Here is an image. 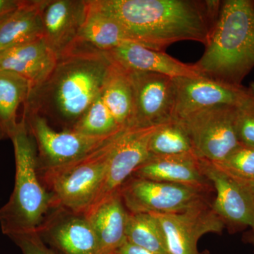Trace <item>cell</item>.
Returning <instances> with one entry per match:
<instances>
[{"instance_id":"1f68e13d","label":"cell","mask_w":254,"mask_h":254,"mask_svg":"<svg viewBox=\"0 0 254 254\" xmlns=\"http://www.w3.org/2000/svg\"><path fill=\"white\" fill-rule=\"evenodd\" d=\"M236 180V179H235ZM238 180L239 182L245 187L248 193H250V196L252 197V200L254 202V181H242V180Z\"/></svg>"},{"instance_id":"d4e9b609","label":"cell","mask_w":254,"mask_h":254,"mask_svg":"<svg viewBox=\"0 0 254 254\" xmlns=\"http://www.w3.org/2000/svg\"><path fill=\"white\" fill-rule=\"evenodd\" d=\"M149 152L150 155L194 154L190 137L177 121L158 127L150 138Z\"/></svg>"},{"instance_id":"30bf717a","label":"cell","mask_w":254,"mask_h":254,"mask_svg":"<svg viewBox=\"0 0 254 254\" xmlns=\"http://www.w3.org/2000/svg\"><path fill=\"white\" fill-rule=\"evenodd\" d=\"M152 214L161 227L169 254H209L198 252V241L207 234L222 233L225 227L210 201L181 213Z\"/></svg>"},{"instance_id":"52a82bcc","label":"cell","mask_w":254,"mask_h":254,"mask_svg":"<svg viewBox=\"0 0 254 254\" xmlns=\"http://www.w3.org/2000/svg\"><path fill=\"white\" fill-rule=\"evenodd\" d=\"M132 213H181L209 200L210 192L195 187L131 177L120 189Z\"/></svg>"},{"instance_id":"8fae6325","label":"cell","mask_w":254,"mask_h":254,"mask_svg":"<svg viewBox=\"0 0 254 254\" xmlns=\"http://www.w3.org/2000/svg\"><path fill=\"white\" fill-rule=\"evenodd\" d=\"M175 100L173 121H178L205 108L217 105L237 106L245 94L246 87L229 84L199 75L174 78Z\"/></svg>"},{"instance_id":"5b68a950","label":"cell","mask_w":254,"mask_h":254,"mask_svg":"<svg viewBox=\"0 0 254 254\" xmlns=\"http://www.w3.org/2000/svg\"><path fill=\"white\" fill-rule=\"evenodd\" d=\"M123 130L85 156L63 166L46 169L45 177L54 204L75 215H84L103 183L110 155Z\"/></svg>"},{"instance_id":"9c48e42d","label":"cell","mask_w":254,"mask_h":254,"mask_svg":"<svg viewBox=\"0 0 254 254\" xmlns=\"http://www.w3.org/2000/svg\"><path fill=\"white\" fill-rule=\"evenodd\" d=\"M23 117L36 141L46 169L63 166L78 160L115 136L108 138L89 136L72 129L57 131L40 114L23 110Z\"/></svg>"},{"instance_id":"2e32d148","label":"cell","mask_w":254,"mask_h":254,"mask_svg":"<svg viewBox=\"0 0 254 254\" xmlns=\"http://www.w3.org/2000/svg\"><path fill=\"white\" fill-rule=\"evenodd\" d=\"M131 177L195 187L209 192L213 190L202 172L200 159L193 153L150 155Z\"/></svg>"},{"instance_id":"603a6c76","label":"cell","mask_w":254,"mask_h":254,"mask_svg":"<svg viewBox=\"0 0 254 254\" xmlns=\"http://www.w3.org/2000/svg\"><path fill=\"white\" fill-rule=\"evenodd\" d=\"M50 235L64 254H100L94 230L83 215L64 219L52 228Z\"/></svg>"},{"instance_id":"7402d4cb","label":"cell","mask_w":254,"mask_h":254,"mask_svg":"<svg viewBox=\"0 0 254 254\" xmlns=\"http://www.w3.org/2000/svg\"><path fill=\"white\" fill-rule=\"evenodd\" d=\"M31 91L29 82L16 73L0 71V140L14 136L20 121L18 111Z\"/></svg>"},{"instance_id":"f546056e","label":"cell","mask_w":254,"mask_h":254,"mask_svg":"<svg viewBox=\"0 0 254 254\" xmlns=\"http://www.w3.org/2000/svg\"><path fill=\"white\" fill-rule=\"evenodd\" d=\"M23 0H0V24L19 7Z\"/></svg>"},{"instance_id":"d6986e66","label":"cell","mask_w":254,"mask_h":254,"mask_svg":"<svg viewBox=\"0 0 254 254\" xmlns=\"http://www.w3.org/2000/svg\"><path fill=\"white\" fill-rule=\"evenodd\" d=\"M101 97L119 126L134 127L135 93L130 71L111 60Z\"/></svg>"},{"instance_id":"7c38bea8","label":"cell","mask_w":254,"mask_h":254,"mask_svg":"<svg viewBox=\"0 0 254 254\" xmlns=\"http://www.w3.org/2000/svg\"><path fill=\"white\" fill-rule=\"evenodd\" d=\"M130 72L135 93L134 126H158L173 121L174 78L155 73Z\"/></svg>"},{"instance_id":"9a60e30c","label":"cell","mask_w":254,"mask_h":254,"mask_svg":"<svg viewBox=\"0 0 254 254\" xmlns=\"http://www.w3.org/2000/svg\"><path fill=\"white\" fill-rule=\"evenodd\" d=\"M103 53L128 71L159 73L172 78L201 75L195 64L182 63L165 51L150 49L131 42Z\"/></svg>"},{"instance_id":"44dd1931","label":"cell","mask_w":254,"mask_h":254,"mask_svg":"<svg viewBox=\"0 0 254 254\" xmlns=\"http://www.w3.org/2000/svg\"><path fill=\"white\" fill-rule=\"evenodd\" d=\"M86 18L76 43L108 52L129 42L123 26L113 16L97 8L91 0H86Z\"/></svg>"},{"instance_id":"4fadbf2b","label":"cell","mask_w":254,"mask_h":254,"mask_svg":"<svg viewBox=\"0 0 254 254\" xmlns=\"http://www.w3.org/2000/svg\"><path fill=\"white\" fill-rule=\"evenodd\" d=\"M200 162L202 172L216 193L212 208L225 227L232 231L254 229V202L245 187L214 164L200 159Z\"/></svg>"},{"instance_id":"e0dca14e","label":"cell","mask_w":254,"mask_h":254,"mask_svg":"<svg viewBox=\"0 0 254 254\" xmlns=\"http://www.w3.org/2000/svg\"><path fill=\"white\" fill-rule=\"evenodd\" d=\"M58 60V55L41 38L0 53V71H11L24 78L32 91L48 78Z\"/></svg>"},{"instance_id":"83f0119b","label":"cell","mask_w":254,"mask_h":254,"mask_svg":"<svg viewBox=\"0 0 254 254\" xmlns=\"http://www.w3.org/2000/svg\"><path fill=\"white\" fill-rule=\"evenodd\" d=\"M237 127L240 143L254 147V82L246 87L245 94L237 106Z\"/></svg>"},{"instance_id":"3957f363","label":"cell","mask_w":254,"mask_h":254,"mask_svg":"<svg viewBox=\"0 0 254 254\" xmlns=\"http://www.w3.org/2000/svg\"><path fill=\"white\" fill-rule=\"evenodd\" d=\"M205 47L195 63L200 74L242 86L254 67V1H222Z\"/></svg>"},{"instance_id":"277c9868","label":"cell","mask_w":254,"mask_h":254,"mask_svg":"<svg viewBox=\"0 0 254 254\" xmlns=\"http://www.w3.org/2000/svg\"><path fill=\"white\" fill-rule=\"evenodd\" d=\"M14 145L16 177L14 191L0 209L3 233L38 232L45 215L53 203V195L42 186L37 175V145L22 117L11 137Z\"/></svg>"},{"instance_id":"484cf974","label":"cell","mask_w":254,"mask_h":254,"mask_svg":"<svg viewBox=\"0 0 254 254\" xmlns=\"http://www.w3.org/2000/svg\"><path fill=\"white\" fill-rule=\"evenodd\" d=\"M71 129L86 136L108 138L125 128L119 126L100 94Z\"/></svg>"},{"instance_id":"5bb4252c","label":"cell","mask_w":254,"mask_h":254,"mask_svg":"<svg viewBox=\"0 0 254 254\" xmlns=\"http://www.w3.org/2000/svg\"><path fill=\"white\" fill-rule=\"evenodd\" d=\"M87 8L86 0H43V38L58 57L76 43Z\"/></svg>"},{"instance_id":"8992f818","label":"cell","mask_w":254,"mask_h":254,"mask_svg":"<svg viewBox=\"0 0 254 254\" xmlns=\"http://www.w3.org/2000/svg\"><path fill=\"white\" fill-rule=\"evenodd\" d=\"M177 122L185 128L193 153L200 160L220 163L240 145L235 105L205 108Z\"/></svg>"},{"instance_id":"ba28073f","label":"cell","mask_w":254,"mask_h":254,"mask_svg":"<svg viewBox=\"0 0 254 254\" xmlns=\"http://www.w3.org/2000/svg\"><path fill=\"white\" fill-rule=\"evenodd\" d=\"M159 126L131 127L120 133L110 155L104 180L87 211L120 192L137 168L148 160L150 138Z\"/></svg>"},{"instance_id":"ac0fdd59","label":"cell","mask_w":254,"mask_h":254,"mask_svg":"<svg viewBox=\"0 0 254 254\" xmlns=\"http://www.w3.org/2000/svg\"><path fill=\"white\" fill-rule=\"evenodd\" d=\"M128 215L120 192L83 215L94 230L100 254H117L127 242Z\"/></svg>"},{"instance_id":"7a4b0ae2","label":"cell","mask_w":254,"mask_h":254,"mask_svg":"<svg viewBox=\"0 0 254 254\" xmlns=\"http://www.w3.org/2000/svg\"><path fill=\"white\" fill-rule=\"evenodd\" d=\"M111 60L103 52L76 43L58 57L52 72L32 90L23 110L72 127L101 94Z\"/></svg>"},{"instance_id":"4316f807","label":"cell","mask_w":254,"mask_h":254,"mask_svg":"<svg viewBox=\"0 0 254 254\" xmlns=\"http://www.w3.org/2000/svg\"><path fill=\"white\" fill-rule=\"evenodd\" d=\"M214 165L236 180L254 181V147L240 143L223 160Z\"/></svg>"},{"instance_id":"d6a6232c","label":"cell","mask_w":254,"mask_h":254,"mask_svg":"<svg viewBox=\"0 0 254 254\" xmlns=\"http://www.w3.org/2000/svg\"><path fill=\"white\" fill-rule=\"evenodd\" d=\"M243 240L246 243L254 245V228L251 229L250 231L245 234Z\"/></svg>"},{"instance_id":"4dcf8cb0","label":"cell","mask_w":254,"mask_h":254,"mask_svg":"<svg viewBox=\"0 0 254 254\" xmlns=\"http://www.w3.org/2000/svg\"><path fill=\"white\" fill-rule=\"evenodd\" d=\"M117 254H157L153 253L141 247H138L134 245L127 242L124 244L123 247L120 249Z\"/></svg>"},{"instance_id":"f1b7e54d","label":"cell","mask_w":254,"mask_h":254,"mask_svg":"<svg viewBox=\"0 0 254 254\" xmlns=\"http://www.w3.org/2000/svg\"><path fill=\"white\" fill-rule=\"evenodd\" d=\"M9 237L21 249L23 254H55L45 245L38 232L16 234Z\"/></svg>"},{"instance_id":"ffe728a7","label":"cell","mask_w":254,"mask_h":254,"mask_svg":"<svg viewBox=\"0 0 254 254\" xmlns=\"http://www.w3.org/2000/svg\"><path fill=\"white\" fill-rule=\"evenodd\" d=\"M43 0H23L14 12L0 24V53L43 38Z\"/></svg>"},{"instance_id":"cb8c5ba5","label":"cell","mask_w":254,"mask_h":254,"mask_svg":"<svg viewBox=\"0 0 254 254\" xmlns=\"http://www.w3.org/2000/svg\"><path fill=\"white\" fill-rule=\"evenodd\" d=\"M127 241L157 254H169L160 224L152 213L128 212Z\"/></svg>"},{"instance_id":"6da1fadb","label":"cell","mask_w":254,"mask_h":254,"mask_svg":"<svg viewBox=\"0 0 254 254\" xmlns=\"http://www.w3.org/2000/svg\"><path fill=\"white\" fill-rule=\"evenodd\" d=\"M123 26L128 41L165 51L177 42L206 44L218 19L219 0H91Z\"/></svg>"}]
</instances>
